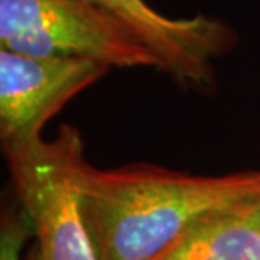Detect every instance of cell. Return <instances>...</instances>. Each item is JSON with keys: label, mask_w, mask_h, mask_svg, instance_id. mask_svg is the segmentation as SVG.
<instances>
[{"label": "cell", "mask_w": 260, "mask_h": 260, "mask_svg": "<svg viewBox=\"0 0 260 260\" xmlns=\"http://www.w3.org/2000/svg\"><path fill=\"white\" fill-rule=\"evenodd\" d=\"M4 154L38 240V260H96L80 205L85 150L78 130L64 125L54 139Z\"/></svg>", "instance_id": "3957f363"}, {"label": "cell", "mask_w": 260, "mask_h": 260, "mask_svg": "<svg viewBox=\"0 0 260 260\" xmlns=\"http://www.w3.org/2000/svg\"><path fill=\"white\" fill-rule=\"evenodd\" d=\"M0 49L160 71L147 46L86 0H0Z\"/></svg>", "instance_id": "7a4b0ae2"}, {"label": "cell", "mask_w": 260, "mask_h": 260, "mask_svg": "<svg viewBox=\"0 0 260 260\" xmlns=\"http://www.w3.org/2000/svg\"><path fill=\"white\" fill-rule=\"evenodd\" d=\"M30 232L32 225L27 213L24 210L9 213L4 218L0 232V260H20V253Z\"/></svg>", "instance_id": "52a82bcc"}, {"label": "cell", "mask_w": 260, "mask_h": 260, "mask_svg": "<svg viewBox=\"0 0 260 260\" xmlns=\"http://www.w3.org/2000/svg\"><path fill=\"white\" fill-rule=\"evenodd\" d=\"M80 205L96 260H159L221 213L260 201V169L196 176L150 164L78 168Z\"/></svg>", "instance_id": "6da1fadb"}, {"label": "cell", "mask_w": 260, "mask_h": 260, "mask_svg": "<svg viewBox=\"0 0 260 260\" xmlns=\"http://www.w3.org/2000/svg\"><path fill=\"white\" fill-rule=\"evenodd\" d=\"M112 15L152 51L160 71L184 88L211 91L215 63L237 44V32L218 17H168L145 0H86Z\"/></svg>", "instance_id": "5b68a950"}, {"label": "cell", "mask_w": 260, "mask_h": 260, "mask_svg": "<svg viewBox=\"0 0 260 260\" xmlns=\"http://www.w3.org/2000/svg\"><path fill=\"white\" fill-rule=\"evenodd\" d=\"M110 70L93 59L0 49V140L12 150L43 139V127Z\"/></svg>", "instance_id": "277c9868"}, {"label": "cell", "mask_w": 260, "mask_h": 260, "mask_svg": "<svg viewBox=\"0 0 260 260\" xmlns=\"http://www.w3.org/2000/svg\"><path fill=\"white\" fill-rule=\"evenodd\" d=\"M159 260H260V201L205 221Z\"/></svg>", "instance_id": "8992f818"}]
</instances>
